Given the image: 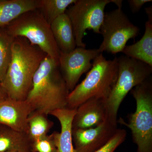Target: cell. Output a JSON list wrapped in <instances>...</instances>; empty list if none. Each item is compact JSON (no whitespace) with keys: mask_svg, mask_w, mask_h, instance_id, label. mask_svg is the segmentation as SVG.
I'll return each mask as SVG.
<instances>
[{"mask_svg":"<svg viewBox=\"0 0 152 152\" xmlns=\"http://www.w3.org/2000/svg\"><path fill=\"white\" fill-rule=\"evenodd\" d=\"M47 56L26 38H14L11 61L1 83L8 97L26 100L31 89L34 76Z\"/></svg>","mask_w":152,"mask_h":152,"instance_id":"cell-1","label":"cell"},{"mask_svg":"<svg viewBox=\"0 0 152 152\" xmlns=\"http://www.w3.org/2000/svg\"><path fill=\"white\" fill-rule=\"evenodd\" d=\"M69 93L60 71L59 60L47 56L34 76L26 100L33 111L48 116L53 111L66 107Z\"/></svg>","mask_w":152,"mask_h":152,"instance_id":"cell-2","label":"cell"},{"mask_svg":"<svg viewBox=\"0 0 152 152\" xmlns=\"http://www.w3.org/2000/svg\"><path fill=\"white\" fill-rule=\"evenodd\" d=\"M118 58L107 60L101 53L94 60L86 78L69 94L67 107L77 109L91 98L107 99L116 82Z\"/></svg>","mask_w":152,"mask_h":152,"instance_id":"cell-3","label":"cell"},{"mask_svg":"<svg viewBox=\"0 0 152 152\" xmlns=\"http://www.w3.org/2000/svg\"><path fill=\"white\" fill-rule=\"evenodd\" d=\"M136 102L135 111L130 114L128 122L120 118L118 123L132 131L137 152H152V85L148 79L131 90Z\"/></svg>","mask_w":152,"mask_h":152,"instance_id":"cell-4","label":"cell"},{"mask_svg":"<svg viewBox=\"0 0 152 152\" xmlns=\"http://www.w3.org/2000/svg\"><path fill=\"white\" fill-rule=\"evenodd\" d=\"M118 73L116 82L106 100L107 120L118 124V113L121 104L128 93L148 79L152 67L126 56L118 58Z\"/></svg>","mask_w":152,"mask_h":152,"instance_id":"cell-5","label":"cell"},{"mask_svg":"<svg viewBox=\"0 0 152 152\" xmlns=\"http://www.w3.org/2000/svg\"><path fill=\"white\" fill-rule=\"evenodd\" d=\"M14 37H22L37 46L47 56L59 60L60 52L52 34L50 25L38 10L20 15L6 27Z\"/></svg>","mask_w":152,"mask_h":152,"instance_id":"cell-6","label":"cell"},{"mask_svg":"<svg viewBox=\"0 0 152 152\" xmlns=\"http://www.w3.org/2000/svg\"><path fill=\"white\" fill-rule=\"evenodd\" d=\"M113 0H77L65 13L70 20L77 47L86 48L83 42L87 29L100 34L107 4Z\"/></svg>","mask_w":152,"mask_h":152,"instance_id":"cell-7","label":"cell"},{"mask_svg":"<svg viewBox=\"0 0 152 152\" xmlns=\"http://www.w3.org/2000/svg\"><path fill=\"white\" fill-rule=\"evenodd\" d=\"M140 31L121 8L109 12L105 14L101 27L103 40L98 49L101 53L106 51L113 54L122 52L128 41L137 37Z\"/></svg>","mask_w":152,"mask_h":152,"instance_id":"cell-8","label":"cell"},{"mask_svg":"<svg viewBox=\"0 0 152 152\" xmlns=\"http://www.w3.org/2000/svg\"><path fill=\"white\" fill-rule=\"evenodd\" d=\"M100 53L98 49L82 47L76 48L70 53H60V71L70 92L76 86L82 75L91 69V61Z\"/></svg>","mask_w":152,"mask_h":152,"instance_id":"cell-9","label":"cell"},{"mask_svg":"<svg viewBox=\"0 0 152 152\" xmlns=\"http://www.w3.org/2000/svg\"><path fill=\"white\" fill-rule=\"evenodd\" d=\"M118 124L107 120L87 129H72V139L76 152H94L112 138L118 130Z\"/></svg>","mask_w":152,"mask_h":152,"instance_id":"cell-10","label":"cell"},{"mask_svg":"<svg viewBox=\"0 0 152 152\" xmlns=\"http://www.w3.org/2000/svg\"><path fill=\"white\" fill-rule=\"evenodd\" d=\"M33 111L26 100L7 97L0 100V125L28 134V119Z\"/></svg>","mask_w":152,"mask_h":152,"instance_id":"cell-11","label":"cell"},{"mask_svg":"<svg viewBox=\"0 0 152 152\" xmlns=\"http://www.w3.org/2000/svg\"><path fill=\"white\" fill-rule=\"evenodd\" d=\"M107 120L106 99L91 98L78 107L72 122V129H87Z\"/></svg>","mask_w":152,"mask_h":152,"instance_id":"cell-12","label":"cell"},{"mask_svg":"<svg viewBox=\"0 0 152 152\" xmlns=\"http://www.w3.org/2000/svg\"><path fill=\"white\" fill-rule=\"evenodd\" d=\"M76 110L66 107L53 111L49 115L56 118L61 124V132L52 133L56 148V152H76L72 139V122Z\"/></svg>","mask_w":152,"mask_h":152,"instance_id":"cell-13","label":"cell"},{"mask_svg":"<svg viewBox=\"0 0 152 152\" xmlns=\"http://www.w3.org/2000/svg\"><path fill=\"white\" fill-rule=\"evenodd\" d=\"M50 28L60 53H70L77 48L72 26L66 14L55 19L51 23Z\"/></svg>","mask_w":152,"mask_h":152,"instance_id":"cell-14","label":"cell"},{"mask_svg":"<svg viewBox=\"0 0 152 152\" xmlns=\"http://www.w3.org/2000/svg\"><path fill=\"white\" fill-rule=\"evenodd\" d=\"M32 145L27 133L0 125V152H32Z\"/></svg>","mask_w":152,"mask_h":152,"instance_id":"cell-15","label":"cell"},{"mask_svg":"<svg viewBox=\"0 0 152 152\" xmlns=\"http://www.w3.org/2000/svg\"><path fill=\"white\" fill-rule=\"evenodd\" d=\"M39 0H0V28L6 27L20 15L38 10Z\"/></svg>","mask_w":152,"mask_h":152,"instance_id":"cell-16","label":"cell"},{"mask_svg":"<svg viewBox=\"0 0 152 152\" xmlns=\"http://www.w3.org/2000/svg\"><path fill=\"white\" fill-rule=\"evenodd\" d=\"M123 53L126 56L139 60L152 67V19L145 23V30L141 39L136 43L126 46Z\"/></svg>","mask_w":152,"mask_h":152,"instance_id":"cell-17","label":"cell"},{"mask_svg":"<svg viewBox=\"0 0 152 152\" xmlns=\"http://www.w3.org/2000/svg\"><path fill=\"white\" fill-rule=\"evenodd\" d=\"M43 114L33 111L28 117V135L32 141L48 134L54 123Z\"/></svg>","mask_w":152,"mask_h":152,"instance_id":"cell-18","label":"cell"},{"mask_svg":"<svg viewBox=\"0 0 152 152\" xmlns=\"http://www.w3.org/2000/svg\"><path fill=\"white\" fill-rule=\"evenodd\" d=\"M77 0H39L38 9L47 21L51 23L58 17L65 13L69 6Z\"/></svg>","mask_w":152,"mask_h":152,"instance_id":"cell-19","label":"cell"},{"mask_svg":"<svg viewBox=\"0 0 152 152\" xmlns=\"http://www.w3.org/2000/svg\"><path fill=\"white\" fill-rule=\"evenodd\" d=\"M14 37L6 27L0 28V82H3L10 62Z\"/></svg>","mask_w":152,"mask_h":152,"instance_id":"cell-20","label":"cell"},{"mask_svg":"<svg viewBox=\"0 0 152 152\" xmlns=\"http://www.w3.org/2000/svg\"><path fill=\"white\" fill-rule=\"evenodd\" d=\"M32 152H56L53 134L47 135L32 142Z\"/></svg>","mask_w":152,"mask_h":152,"instance_id":"cell-21","label":"cell"},{"mask_svg":"<svg viewBox=\"0 0 152 152\" xmlns=\"http://www.w3.org/2000/svg\"><path fill=\"white\" fill-rule=\"evenodd\" d=\"M126 131L124 129H118L115 134L103 146L94 152H114L126 139Z\"/></svg>","mask_w":152,"mask_h":152,"instance_id":"cell-22","label":"cell"},{"mask_svg":"<svg viewBox=\"0 0 152 152\" xmlns=\"http://www.w3.org/2000/svg\"><path fill=\"white\" fill-rule=\"evenodd\" d=\"M129 5L133 13L138 12L145 3L151 2V0H129Z\"/></svg>","mask_w":152,"mask_h":152,"instance_id":"cell-23","label":"cell"},{"mask_svg":"<svg viewBox=\"0 0 152 152\" xmlns=\"http://www.w3.org/2000/svg\"><path fill=\"white\" fill-rule=\"evenodd\" d=\"M7 96L5 91L3 88L1 83L0 82V100L7 98Z\"/></svg>","mask_w":152,"mask_h":152,"instance_id":"cell-24","label":"cell"},{"mask_svg":"<svg viewBox=\"0 0 152 152\" xmlns=\"http://www.w3.org/2000/svg\"><path fill=\"white\" fill-rule=\"evenodd\" d=\"M6 152H18L16 151H7Z\"/></svg>","mask_w":152,"mask_h":152,"instance_id":"cell-25","label":"cell"}]
</instances>
